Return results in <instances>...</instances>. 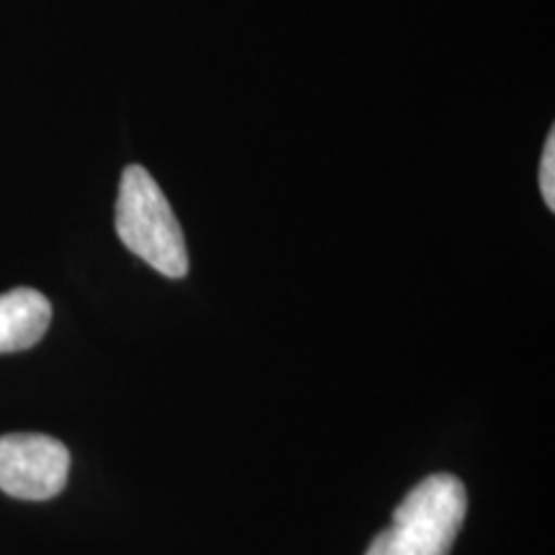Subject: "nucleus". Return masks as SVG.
Wrapping results in <instances>:
<instances>
[{"mask_svg":"<svg viewBox=\"0 0 555 555\" xmlns=\"http://www.w3.org/2000/svg\"><path fill=\"white\" fill-rule=\"evenodd\" d=\"M466 509V486L450 474L429 476L409 491L365 555H450Z\"/></svg>","mask_w":555,"mask_h":555,"instance_id":"1","label":"nucleus"},{"mask_svg":"<svg viewBox=\"0 0 555 555\" xmlns=\"http://www.w3.org/2000/svg\"><path fill=\"white\" fill-rule=\"evenodd\" d=\"M69 450L47 435L0 437V491L26 502H47L65 489Z\"/></svg>","mask_w":555,"mask_h":555,"instance_id":"3","label":"nucleus"},{"mask_svg":"<svg viewBox=\"0 0 555 555\" xmlns=\"http://www.w3.org/2000/svg\"><path fill=\"white\" fill-rule=\"evenodd\" d=\"M52 304L34 288H13L0 294V352L29 350L47 335Z\"/></svg>","mask_w":555,"mask_h":555,"instance_id":"4","label":"nucleus"},{"mask_svg":"<svg viewBox=\"0 0 555 555\" xmlns=\"http://www.w3.org/2000/svg\"><path fill=\"white\" fill-rule=\"evenodd\" d=\"M540 193H543L547 208L555 211V134L553 131L547 134L543 163H540Z\"/></svg>","mask_w":555,"mask_h":555,"instance_id":"5","label":"nucleus"},{"mask_svg":"<svg viewBox=\"0 0 555 555\" xmlns=\"http://www.w3.org/2000/svg\"><path fill=\"white\" fill-rule=\"evenodd\" d=\"M116 232L129 253L157 273L183 278L189 273V249L176 214L155 178L142 165H129L121 176L116 201Z\"/></svg>","mask_w":555,"mask_h":555,"instance_id":"2","label":"nucleus"}]
</instances>
